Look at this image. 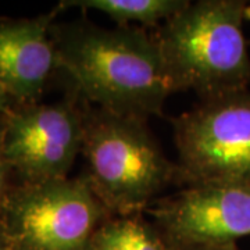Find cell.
Returning <instances> with one entry per match:
<instances>
[{
  "label": "cell",
  "instance_id": "cell-8",
  "mask_svg": "<svg viewBox=\"0 0 250 250\" xmlns=\"http://www.w3.org/2000/svg\"><path fill=\"white\" fill-rule=\"evenodd\" d=\"M62 10L59 4L39 17L0 21V85L14 104L36 103L59 72L50 28Z\"/></svg>",
  "mask_w": 250,
  "mask_h": 250
},
{
  "label": "cell",
  "instance_id": "cell-9",
  "mask_svg": "<svg viewBox=\"0 0 250 250\" xmlns=\"http://www.w3.org/2000/svg\"><path fill=\"white\" fill-rule=\"evenodd\" d=\"M189 0H70L62 1V10L75 7L81 10H95L106 14L117 27L157 28L178 11L187 7Z\"/></svg>",
  "mask_w": 250,
  "mask_h": 250
},
{
  "label": "cell",
  "instance_id": "cell-3",
  "mask_svg": "<svg viewBox=\"0 0 250 250\" xmlns=\"http://www.w3.org/2000/svg\"><path fill=\"white\" fill-rule=\"evenodd\" d=\"M147 120L120 116L85 103L83 175L113 217L142 214L171 184H178Z\"/></svg>",
  "mask_w": 250,
  "mask_h": 250
},
{
  "label": "cell",
  "instance_id": "cell-15",
  "mask_svg": "<svg viewBox=\"0 0 250 250\" xmlns=\"http://www.w3.org/2000/svg\"><path fill=\"white\" fill-rule=\"evenodd\" d=\"M248 18H250V7H249V11H248Z\"/></svg>",
  "mask_w": 250,
  "mask_h": 250
},
{
  "label": "cell",
  "instance_id": "cell-4",
  "mask_svg": "<svg viewBox=\"0 0 250 250\" xmlns=\"http://www.w3.org/2000/svg\"><path fill=\"white\" fill-rule=\"evenodd\" d=\"M113 217L83 175L16 184L0 217L14 250H86Z\"/></svg>",
  "mask_w": 250,
  "mask_h": 250
},
{
  "label": "cell",
  "instance_id": "cell-12",
  "mask_svg": "<svg viewBox=\"0 0 250 250\" xmlns=\"http://www.w3.org/2000/svg\"><path fill=\"white\" fill-rule=\"evenodd\" d=\"M170 250H239L236 243L231 245H217V246H172L168 245Z\"/></svg>",
  "mask_w": 250,
  "mask_h": 250
},
{
  "label": "cell",
  "instance_id": "cell-6",
  "mask_svg": "<svg viewBox=\"0 0 250 250\" xmlns=\"http://www.w3.org/2000/svg\"><path fill=\"white\" fill-rule=\"evenodd\" d=\"M13 104L0 118V147L17 184L68 178L82 153L85 102Z\"/></svg>",
  "mask_w": 250,
  "mask_h": 250
},
{
  "label": "cell",
  "instance_id": "cell-5",
  "mask_svg": "<svg viewBox=\"0 0 250 250\" xmlns=\"http://www.w3.org/2000/svg\"><path fill=\"white\" fill-rule=\"evenodd\" d=\"M178 185H250V90L202 100L171 118Z\"/></svg>",
  "mask_w": 250,
  "mask_h": 250
},
{
  "label": "cell",
  "instance_id": "cell-11",
  "mask_svg": "<svg viewBox=\"0 0 250 250\" xmlns=\"http://www.w3.org/2000/svg\"><path fill=\"white\" fill-rule=\"evenodd\" d=\"M13 178H14V175H13L11 168L9 167L7 161L3 156L1 147H0V217H1L3 208L6 206V202L9 199L10 192L16 185L13 182Z\"/></svg>",
  "mask_w": 250,
  "mask_h": 250
},
{
  "label": "cell",
  "instance_id": "cell-1",
  "mask_svg": "<svg viewBox=\"0 0 250 250\" xmlns=\"http://www.w3.org/2000/svg\"><path fill=\"white\" fill-rule=\"evenodd\" d=\"M59 72L90 106L147 120L163 116L174 93L154 34L141 27L103 28L86 18L50 28Z\"/></svg>",
  "mask_w": 250,
  "mask_h": 250
},
{
  "label": "cell",
  "instance_id": "cell-7",
  "mask_svg": "<svg viewBox=\"0 0 250 250\" xmlns=\"http://www.w3.org/2000/svg\"><path fill=\"white\" fill-rule=\"evenodd\" d=\"M152 217L167 245L217 246L250 236V185L205 184L157 199Z\"/></svg>",
  "mask_w": 250,
  "mask_h": 250
},
{
  "label": "cell",
  "instance_id": "cell-10",
  "mask_svg": "<svg viewBox=\"0 0 250 250\" xmlns=\"http://www.w3.org/2000/svg\"><path fill=\"white\" fill-rule=\"evenodd\" d=\"M86 250H170L152 221L142 214L110 217L93 233Z\"/></svg>",
  "mask_w": 250,
  "mask_h": 250
},
{
  "label": "cell",
  "instance_id": "cell-2",
  "mask_svg": "<svg viewBox=\"0 0 250 250\" xmlns=\"http://www.w3.org/2000/svg\"><path fill=\"white\" fill-rule=\"evenodd\" d=\"M245 0H199L156 29L174 92L193 90L200 100L249 89L250 54Z\"/></svg>",
  "mask_w": 250,
  "mask_h": 250
},
{
  "label": "cell",
  "instance_id": "cell-13",
  "mask_svg": "<svg viewBox=\"0 0 250 250\" xmlns=\"http://www.w3.org/2000/svg\"><path fill=\"white\" fill-rule=\"evenodd\" d=\"M14 103L11 102V99L9 98V95L6 93V90L3 89V86L0 85V118L4 116V113L9 110Z\"/></svg>",
  "mask_w": 250,
  "mask_h": 250
},
{
  "label": "cell",
  "instance_id": "cell-14",
  "mask_svg": "<svg viewBox=\"0 0 250 250\" xmlns=\"http://www.w3.org/2000/svg\"><path fill=\"white\" fill-rule=\"evenodd\" d=\"M0 250H14L1 225H0Z\"/></svg>",
  "mask_w": 250,
  "mask_h": 250
}]
</instances>
